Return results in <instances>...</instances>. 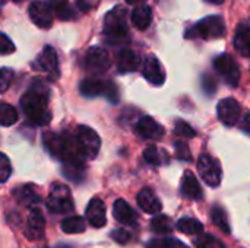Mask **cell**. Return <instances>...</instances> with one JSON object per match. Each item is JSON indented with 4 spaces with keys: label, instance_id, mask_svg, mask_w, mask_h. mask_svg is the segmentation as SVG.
<instances>
[{
    "label": "cell",
    "instance_id": "cell-1",
    "mask_svg": "<svg viewBox=\"0 0 250 248\" xmlns=\"http://www.w3.org/2000/svg\"><path fill=\"white\" fill-rule=\"evenodd\" d=\"M21 107L28 120L37 126H47L51 121L47 89L40 83L34 85L22 95Z\"/></svg>",
    "mask_w": 250,
    "mask_h": 248
},
{
    "label": "cell",
    "instance_id": "cell-2",
    "mask_svg": "<svg viewBox=\"0 0 250 248\" xmlns=\"http://www.w3.org/2000/svg\"><path fill=\"white\" fill-rule=\"evenodd\" d=\"M44 145L51 155L62 159L66 165L82 168L85 162V156L75 136H60L56 133H45Z\"/></svg>",
    "mask_w": 250,
    "mask_h": 248
},
{
    "label": "cell",
    "instance_id": "cell-3",
    "mask_svg": "<svg viewBox=\"0 0 250 248\" xmlns=\"http://www.w3.org/2000/svg\"><path fill=\"white\" fill-rule=\"evenodd\" d=\"M127 12L122 6H116L104 18V35L111 44H120L129 39Z\"/></svg>",
    "mask_w": 250,
    "mask_h": 248
},
{
    "label": "cell",
    "instance_id": "cell-4",
    "mask_svg": "<svg viewBox=\"0 0 250 248\" xmlns=\"http://www.w3.org/2000/svg\"><path fill=\"white\" fill-rule=\"evenodd\" d=\"M226 34V23L221 16H208L199 20L189 32L188 38H202V39H214L221 38Z\"/></svg>",
    "mask_w": 250,
    "mask_h": 248
},
{
    "label": "cell",
    "instance_id": "cell-5",
    "mask_svg": "<svg viewBox=\"0 0 250 248\" xmlns=\"http://www.w3.org/2000/svg\"><path fill=\"white\" fill-rule=\"evenodd\" d=\"M79 91L86 98L94 96H107L110 101H117V88L110 80H103L97 77H88L81 82Z\"/></svg>",
    "mask_w": 250,
    "mask_h": 248
},
{
    "label": "cell",
    "instance_id": "cell-6",
    "mask_svg": "<svg viewBox=\"0 0 250 248\" xmlns=\"http://www.w3.org/2000/svg\"><path fill=\"white\" fill-rule=\"evenodd\" d=\"M47 208L53 213H67L73 210V200L67 186L59 183L51 186L47 197Z\"/></svg>",
    "mask_w": 250,
    "mask_h": 248
},
{
    "label": "cell",
    "instance_id": "cell-7",
    "mask_svg": "<svg viewBox=\"0 0 250 248\" xmlns=\"http://www.w3.org/2000/svg\"><path fill=\"white\" fill-rule=\"evenodd\" d=\"M75 137L85 159H94L101 148V140L98 133L88 126H81Z\"/></svg>",
    "mask_w": 250,
    "mask_h": 248
},
{
    "label": "cell",
    "instance_id": "cell-8",
    "mask_svg": "<svg viewBox=\"0 0 250 248\" xmlns=\"http://www.w3.org/2000/svg\"><path fill=\"white\" fill-rule=\"evenodd\" d=\"M214 67L217 73L233 88H236L240 83V69L236 63V60L229 54H221L214 60Z\"/></svg>",
    "mask_w": 250,
    "mask_h": 248
},
{
    "label": "cell",
    "instance_id": "cell-9",
    "mask_svg": "<svg viewBox=\"0 0 250 248\" xmlns=\"http://www.w3.org/2000/svg\"><path fill=\"white\" fill-rule=\"evenodd\" d=\"M198 172L209 187H218L221 183V167L209 153H202L198 159Z\"/></svg>",
    "mask_w": 250,
    "mask_h": 248
},
{
    "label": "cell",
    "instance_id": "cell-10",
    "mask_svg": "<svg viewBox=\"0 0 250 248\" xmlns=\"http://www.w3.org/2000/svg\"><path fill=\"white\" fill-rule=\"evenodd\" d=\"M85 69L94 73H103L110 67V56L101 47H92L85 54Z\"/></svg>",
    "mask_w": 250,
    "mask_h": 248
},
{
    "label": "cell",
    "instance_id": "cell-11",
    "mask_svg": "<svg viewBox=\"0 0 250 248\" xmlns=\"http://www.w3.org/2000/svg\"><path fill=\"white\" fill-rule=\"evenodd\" d=\"M31 20L42 29H47L53 25V10L48 3L42 0H35L29 4L28 9Z\"/></svg>",
    "mask_w": 250,
    "mask_h": 248
},
{
    "label": "cell",
    "instance_id": "cell-12",
    "mask_svg": "<svg viewBox=\"0 0 250 248\" xmlns=\"http://www.w3.org/2000/svg\"><path fill=\"white\" fill-rule=\"evenodd\" d=\"M217 113H218V117L223 124L234 126V124H237V121L240 118L242 107L234 98H224L218 102Z\"/></svg>",
    "mask_w": 250,
    "mask_h": 248
},
{
    "label": "cell",
    "instance_id": "cell-13",
    "mask_svg": "<svg viewBox=\"0 0 250 248\" xmlns=\"http://www.w3.org/2000/svg\"><path fill=\"white\" fill-rule=\"evenodd\" d=\"M35 67L44 73H47L51 79L59 77V61H57V54L53 47L47 45L41 51V54L37 58Z\"/></svg>",
    "mask_w": 250,
    "mask_h": 248
},
{
    "label": "cell",
    "instance_id": "cell-14",
    "mask_svg": "<svg viewBox=\"0 0 250 248\" xmlns=\"http://www.w3.org/2000/svg\"><path fill=\"white\" fill-rule=\"evenodd\" d=\"M142 75L149 83L155 86L163 85L166 80V72L155 56H146L142 64Z\"/></svg>",
    "mask_w": 250,
    "mask_h": 248
},
{
    "label": "cell",
    "instance_id": "cell-15",
    "mask_svg": "<svg viewBox=\"0 0 250 248\" xmlns=\"http://www.w3.org/2000/svg\"><path fill=\"white\" fill-rule=\"evenodd\" d=\"M136 133L142 139L148 140H160L164 136V127L157 123L152 117H142L136 124Z\"/></svg>",
    "mask_w": 250,
    "mask_h": 248
},
{
    "label": "cell",
    "instance_id": "cell-16",
    "mask_svg": "<svg viewBox=\"0 0 250 248\" xmlns=\"http://www.w3.org/2000/svg\"><path fill=\"white\" fill-rule=\"evenodd\" d=\"M86 219L94 228H103L107 224V216H105V206L104 202L98 197H94L88 208H86Z\"/></svg>",
    "mask_w": 250,
    "mask_h": 248
},
{
    "label": "cell",
    "instance_id": "cell-17",
    "mask_svg": "<svg viewBox=\"0 0 250 248\" xmlns=\"http://www.w3.org/2000/svg\"><path fill=\"white\" fill-rule=\"evenodd\" d=\"M180 191H182V196L189 200H201L204 197L201 184H199L198 178L193 175V172H190V171H186L183 174Z\"/></svg>",
    "mask_w": 250,
    "mask_h": 248
},
{
    "label": "cell",
    "instance_id": "cell-18",
    "mask_svg": "<svg viewBox=\"0 0 250 248\" xmlns=\"http://www.w3.org/2000/svg\"><path fill=\"white\" fill-rule=\"evenodd\" d=\"M138 206L151 215H157L161 212L163 205L160 202V199L157 197V194L151 190V189H142L138 193Z\"/></svg>",
    "mask_w": 250,
    "mask_h": 248
},
{
    "label": "cell",
    "instance_id": "cell-19",
    "mask_svg": "<svg viewBox=\"0 0 250 248\" xmlns=\"http://www.w3.org/2000/svg\"><path fill=\"white\" fill-rule=\"evenodd\" d=\"M45 231V219L41 213V210L34 209L31 210L28 216V224H26V237L29 240H41Z\"/></svg>",
    "mask_w": 250,
    "mask_h": 248
},
{
    "label": "cell",
    "instance_id": "cell-20",
    "mask_svg": "<svg viewBox=\"0 0 250 248\" xmlns=\"http://www.w3.org/2000/svg\"><path fill=\"white\" fill-rule=\"evenodd\" d=\"M141 66L139 56L129 48H123L117 56V69L120 73H132Z\"/></svg>",
    "mask_w": 250,
    "mask_h": 248
},
{
    "label": "cell",
    "instance_id": "cell-21",
    "mask_svg": "<svg viewBox=\"0 0 250 248\" xmlns=\"http://www.w3.org/2000/svg\"><path fill=\"white\" fill-rule=\"evenodd\" d=\"M113 215H114L116 221H119L123 225H135L136 221H138V215L135 213V210L123 199H119V200L114 202Z\"/></svg>",
    "mask_w": 250,
    "mask_h": 248
},
{
    "label": "cell",
    "instance_id": "cell-22",
    "mask_svg": "<svg viewBox=\"0 0 250 248\" xmlns=\"http://www.w3.org/2000/svg\"><path fill=\"white\" fill-rule=\"evenodd\" d=\"M130 19H132V23L138 29L145 31L151 25V20H152V9L146 4L136 6L130 15Z\"/></svg>",
    "mask_w": 250,
    "mask_h": 248
},
{
    "label": "cell",
    "instance_id": "cell-23",
    "mask_svg": "<svg viewBox=\"0 0 250 248\" xmlns=\"http://www.w3.org/2000/svg\"><path fill=\"white\" fill-rule=\"evenodd\" d=\"M234 47L242 56L250 57V26L240 25L237 28L234 37Z\"/></svg>",
    "mask_w": 250,
    "mask_h": 248
},
{
    "label": "cell",
    "instance_id": "cell-24",
    "mask_svg": "<svg viewBox=\"0 0 250 248\" xmlns=\"http://www.w3.org/2000/svg\"><path fill=\"white\" fill-rule=\"evenodd\" d=\"M48 4H50L51 10L62 20H70V19H75L76 18V13H75L73 7L70 6L69 0H51Z\"/></svg>",
    "mask_w": 250,
    "mask_h": 248
},
{
    "label": "cell",
    "instance_id": "cell-25",
    "mask_svg": "<svg viewBox=\"0 0 250 248\" xmlns=\"http://www.w3.org/2000/svg\"><path fill=\"white\" fill-rule=\"evenodd\" d=\"M144 159L151 164V165H164L168 162V156L166 153V151L158 149L157 146H148L144 151Z\"/></svg>",
    "mask_w": 250,
    "mask_h": 248
},
{
    "label": "cell",
    "instance_id": "cell-26",
    "mask_svg": "<svg viewBox=\"0 0 250 248\" xmlns=\"http://www.w3.org/2000/svg\"><path fill=\"white\" fill-rule=\"evenodd\" d=\"M177 229L186 235H201L204 232V225L193 218H182L177 222Z\"/></svg>",
    "mask_w": 250,
    "mask_h": 248
},
{
    "label": "cell",
    "instance_id": "cell-27",
    "mask_svg": "<svg viewBox=\"0 0 250 248\" xmlns=\"http://www.w3.org/2000/svg\"><path fill=\"white\" fill-rule=\"evenodd\" d=\"M62 229L66 234H81L86 229V222L81 216H70L62 222Z\"/></svg>",
    "mask_w": 250,
    "mask_h": 248
},
{
    "label": "cell",
    "instance_id": "cell-28",
    "mask_svg": "<svg viewBox=\"0 0 250 248\" xmlns=\"http://www.w3.org/2000/svg\"><path fill=\"white\" fill-rule=\"evenodd\" d=\"M151 228L155 234L161 235H168L173 231V222L168 216L166 215H158L151 221Z\"/></svg>",
    "mask_w": 250,
    "mask_h": 248
},
{
    "label": "cell",
    "instance_id": "cell-29",
    "mask_svg": "<svg viewBox=\"0 0 250 248\" xmlns=\"http://www.w3.org/2000/svg\"><path fill=\"white\" fill-rule=\"evenodd\" d=\"M18 121V111L7 102H0V126L9 127Z\"/></svg>",
    "mask_w": 250,
    "mask_h": 248
},
{
    "label": "cell",
    "instance_id": "cell-30",
    "mask_svg": "<svg viewBox=\"0 0 250 248\" xmlns=\"http://www.w3.org/2000/svg\"><path fill=\"white\" fill-rule=\"evenodd\" d=\"M211 221L215 227H218L223 232L226 234H230L231 228L229 225V219H227V215L224 212V209L221 206H214L212 210H211Z\"/></svg>",
    "mask_w": 250,
    "mask_h": 248
},
{
    "label": "cell",
    "instance_id": "cell-31",
    "mask_svg": "<svg viewBox=\"0 0 250 248\" xmlns=\"http://www.w3.org/2000/svg\"><path fill=\"white\" fill-rule=\"evenodd\" d=\"M18 200H19L23 206H31V205L40 202V196L37 194V191H35L31 186H25V187H21V189H19Z\"/></svg>",
    "mask_w": 250,
    "mask_h": 248
},
{
    "label": "cell",
    "instance_id": "cell-32",
    "mask_svg": "<svg viewBox=\"0 0 250 248\" xmlns=\"http://www.w3.org/2000/svg\"><path fill=\"white\" fill-rule=\"evenodd\" d=\"M193 244L198 248H224V244L209 234H201L193 240Z\"/></svg>",
    "mask_w": 250,
    "mask_h": 248
},
{
    "label": "cell",
    "instance_id": "cell-33",
    "mask_svg": "<svg viewBox=\"0 0 250 248\" xmlns=\"http://www.w3.org/2000/svg\"><path fill=\"white\" fill-rule=\"evenodd\" d=\"M148 248H189L174 238H158L148 243Z\"/></svg>",
    "mask_w": 250,
    "mask_h": 248
},
{
    "label": "cell",
    "instance_id": "cell-34",
    "mask_svg": "<svg viewBox=\"0 0 250 248\" xmlns=\"http://www.w3.org/2000/svg\"><path fill=\"white\" fill-rule=\"evenodd\" d=\"M174 133L177 136H180L182 139H192L196 136V132L183 120H177L176 121V126H174Z\"/></svg>",
    "mask_w": 250,
    "mask_h": 248
},
{
    "label": "cell",
    "instance_id": "cell-35",
    "mask_svg": "<svg viewBox=\"0 0 250 248\" xmlns=\"http://www.w3.org/2000/svg\"><path fill=\"white\" fill-rule=\"evenodd\" d=\"M10 172H12L10 161L4 153L0 152V183L7 181V178L10 177Z\"/></svg>",
    "mask_w": 250,
    "mask_h": 248
},
{
    "label": "cell",
    "instance_id": "cell-36",
    "mask_svg": "<svg viewBox=\"0 0 250 248\" xmlns=\"http://www.w3.org/2000/svg\"><path fill=\"white\" fill-rule=\"evenodd\" d=\"M174 149H176V156L179 159H183V161H192V155H190V149L188 146L186 142L183 140H177L174 143Z\"/></svg>",
    "mask_w": 250,
    "mask_h": 248
},
{
    "label": "cell",
    "instance_id": "cell-37",
    "mask_svg": "<svg viewBox=\"0 0 250 248\" xmlns=\"http://www.w3.org/2000/svg\"><path fill=\"white\" fill-rule=\"evenodd\" d=\"M13 77V72L10 69H0V94L7 91V88L10 86Z\"/></svg>",
    "mask_w": 250,
    "mask_h": 248
},
{
    "label": "cell",
    "instance_id": "cell-38",
    "mask_svg": "<svg viewBox=\"0 0 250 248\" xmlns=\"http://www.w3.org/2000/svg\"><path fill=\"white\" fill-rule=\"evenodd\" d=\"M13 51H15L13 42L4 34H0V54L4 56V54H10Z\"/></svg>",
    "mask_w": 250,
    "mask_h": 248
},
{
    "label": "cell",
    "instance_id": "cell-39",
    "mask_svg": "<svg viewBox=\"0 0 250 248\" xmlns=\"http://www.w3.org/2000/svg\"><path fill=\"white\" fill-rule=\"evenodd\" d=\"M111 238L119 244H126L130 241V232H127L126 229H116L111 232Z\"/></svg>",
    "mask_w": 250,
    "mask_h": 248
},
{
    "label": "cell",
    "instance_id": "cell-40",
    "mask_svg": "<svg viewBox=\"0 0 250 248\" xmlns=\"http://www.w3.org/2000/svg\"><path fill=\"white\" fill-rule=\"evenodd\" d=\"M101 0H76L78 3V7L83 12H88V10H92L98 6Z\"/></svg>",
    "mask_w": 250,
    "mask_h": 248
},
{
    "label": "cell",
    "instance_id": "cell-41",
    "mask_svg": "<svg viewBox=\"0 0 250 248\" xmlns=\"http://www.w3.org/2000/svg\"><path fill=\"white\" fill-rule=\"evenodd\" d=\"M215 82H214V79L211 77V76H204V89L208 92V94H212L214 91H215Z\"/></svg>",
    "mask_w": 250,
    "mask_h": 248
},
{
    "label": "cell",
    "instance_id": "cell-42",
    "mask_svg": "<svg viewBox=\"0 0 250 248\" xmlns=\"http://www.w3.org/2000/svg\"><path fill=\"white\" fill-rule=\"evenodd\" d=\"M242 129L246 132V133H250V111L245 115L243 121H242Z\"/></svg>",
    "mask_w": 250,
    "mask_h": 248
},
{
    "label": "cell",
    "instance_id": "cell-43",
    "mask_svg": "<svg viewBox=\"0 0 250 248\" xmlns=\"http://www.w3.org/2000/svg\"><path fill=\"white\" fill-rule=\"evenodd\" d=\"M146 0H126V3H129V4H138V6H141L142 3H145Z\"/></svg>",
    "mask_w": 250,
    "mask_h": 248
},
{
    "label": "cell",
    "instance_id": "cell-44",
    "mask_svg": "<svg viewBox=\"0 0 250 248\" xmlns=\"http://www.w3.org/2000/svg\"><path fill=\"white\" fill-rule=\"evenodd\" d=\"M208 3H212V4H221L224 0H207Z\"/></svg>",
    "mask_w": 250,
    "mask_h": 248
},
{
    "label": "cell",
    "instance_id": "cell-45",
    "mask_svg": "<svg viewBox=\"0 0 250 248\" xmlns=\"http://www.w3.org/2000/svg\"><path fill=\"white\" fill-rule=\"evenodd\" d=\"M4 1H6V0H0V6H1V4H3Z\"/></svg>",
    "mask_w": 250,
    "mask_h": 248
},
{
    "label": "cell",
    "instance_id": "cell-46",
    "mask_svg": "<svg viewBox=\"0 0 250 248\" xmlns=\"http://www.w3.org/2000/svg\"><path fill=\"white\" fill-rule=\"evenodd\" d=\"M15 1H21V0H15Z\"/></svg>",
    "mask_w": 250,
    "mask_h": 248
}]
</instances>
